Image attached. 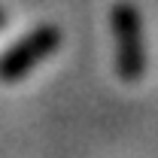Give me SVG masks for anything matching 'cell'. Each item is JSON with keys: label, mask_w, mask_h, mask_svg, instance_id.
<instances>
[{"label": "cell", "mask_w": 158, "mask_h": 158, "mask_svg": "<svg viewBox=\"0 0 158 158\" xmlns=\"http://www.w3.org/2000/svg\"><path fill=\"white\" fill-rule=\"evenodd\" d=\"M110 24L116 37V73L122 82H140L146 73V43L143 19L131 0H118L110 9Z\"/></svg>", "instance_id": "6da1fadb"}, {"label": "cell", "mask_w": 158, "mask_h": 158, "mask_svg": "<svg viewBox=\"0 0 158 158\" xmlns=\"http://www.w3.org/2000/svg\"><path fill=\"white\" fill-rule=\"evenodd\" d=\"M61 46L58 24H40L31 34H24L19 43H12L0 55V82H19L24 79L40 61H46Z\"/></svg>", "instance_id": "7a4b0ae2"}, {"label": "cell", "mask_w": 158, "mask_h": 158, "mask_svg": "<svg viewBox=\"0 0 158 158\" xmlns=\"http://www.w3.org/2000/svg\"><path fill=\"white\" fill-rule=\"evenodd\" d=\"M3 24H6V9L0 6V27H3Z\"/></svg>", "instance_id": "3957f363"}]
</instances>
